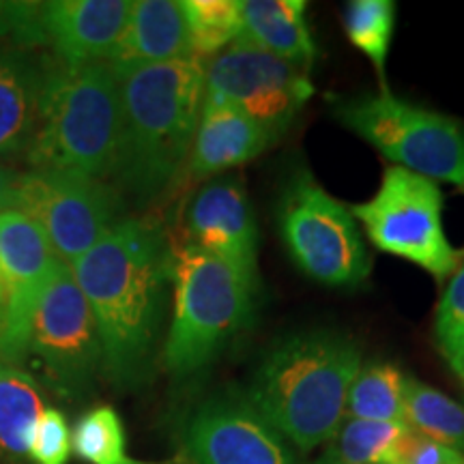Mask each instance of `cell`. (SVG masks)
<instances>
[{"mask_svg": "<svg viewBox=\"0 0 464 464\" xmlns=\"http://www.w3.org/2000/svg\"><path fill=\"white\" fill-rule=\"evenodd\" d=\"M351 213L376 249L409 260L437 282L462 263L464 254L445 237L443 194L430 179L390 166L372 198L353 205Z\"/></svg>", "mask_w": 464, "mask_h": 464, "instance_id": "cell-8", "label": "cell"}, {"mask_svg": "<svg viewBox=\"0 0 464 464\" xmlns=\"http://www.w3.org/2000/svg\"><path fill=\"white\" fill-rule=\"evenodd\" d=\"M112 67L121 97L114 181L138 208L164 198L188 164L205 103L202 61Z\"/></svg>", "mask_w": 464, "mask_h": 464, "instance_id": "cell-2", "label": "cell"}, {"mask_svg": "<svg viewBox=\"0 0 464 464\" xmlns=\"http://www.w3.org/2000/svg\"><path fill=\"white\" fill-rule=\"evenodd\" d=\"M359 368L362 351L353 338L329 329L299 332L265 353L246 398L293 448L312 451L340 430Z\"/></svg>", "mask_w": 464, "mask_h": 464, "instance_id": "cell-3", "label": "cell"}, {"mask_svg": "<svg viewBox=\"0 0 464 464\" xmlns=\"http://www.w3.org/2000/svg\"><path fill=\"white\" fill-rule=\"evenodd\" d=\"M188 241L222 260L258 290V226L239 177L202 185L185 216Z\"/></svg>", "mask_w": 464, "mask_h": 464, "instance_id": "cell-14", "label": "cell"}, {"mask_svg": "<svg viewBox=\"0 0 464 464\" xmlns=\"http://www.w3.org/2000/svg\"><path fill=\"white\" fill-rule=\"evenodd\" d=\"M280 138L230 106H202L188 160L189 174L207 179L247 164Z\"/></svg>", "mask_w": 464, "mask_h": 464, "instance_id": "cell-17", "label": "cell"}, {"mask_svg": "<svg viewBox=\"0 0 464 464\" xmlns=\"http://www.w3.org/2000/svg\"><path fill=\"white\" fill-rule=\"evenodd\" d=\"M44 396L31 372L0 362V456L22 464L44 413Z\"/></svg>", "mask_w": 464, "mask_h": 464, "instance_id": "cell-20", "label": "cell"}, {"mask_svg": "<svg viewBox=\"0 0 464 464\" xmlns=\"http://www.w3.org/2000/svg\"><path fill=\"white\" fill-rule=\"evenodd\" d=\"M22 172L9 166L7 161H0V213L15 207V191L20 183Z\"/></svg>", "mask_w": 464, "mask_h": 464, "instance_id": "cell-31", "label": "cell"}, {"mask_svg": "<svg viewBox=\"0 0 464 464\" xmlns=\"http://www.w3.org/2000/svg\"><path fill=\"white\" fill-rule=\"evenodd\" d=\"M50 63L34 50L0 48V161L26 160Z\"/></svg>", "mask_w": 464, "mask_h": 464, "instance_id": "cell-16", "label": "cell"}, {"mask_svg": "<svg viewBox=\"0 0 464 464\" xmlns=\"http://www.w3.org/2000/svg\"><path fill=\"white\" fill-rule=\"evenodd\" d=\"M172 246L149 218H125L69 265L95 318L102 376L116 390H140L160 359L170 290Z\"/></svg>", "mask_w": 464, "mask_h": 464, "instance_id": "cell-1", "label": "cell"}, {"mask_svg": "<svg viewBox=\"0 0 464 464\" xmlns=\"http://www.w3.org/2000/svg\"><path fill=\"white\" fill-rule=\"evenodd\" d=\"M172 321L161 365L174 382L205 372L254 314L258 290L194 243L172 246Z\"/></svg>", "mask_w": 464, "mask_h": 464, "instance_id": "cell-5", "label": "cell"}, {"mask_svg": "<svg viewBox=\"0 0 464 464\" xmlns=\"http://www.w3.org/2000/svg\"><path fill=\"white\" fill-rule=\"evenodd\" d=\"M434 338L448 362L464 355V258L439 301Z\"/></svg>", "mask_w": 464, "mask_h": 464, "instance_id": "cell-27", "label": "cell"}, {"mask_svg": "<svg viewBox=\"0 0 464 464\" xmlns=\"http://www.w3.org/2000/svg\"><path fill=\"white\" fill-rule=\"evenodd\" d=\"M402 426L385 421L348 420L342 421L340 430L329 440L324 458L344 464H385L393 440L398 439Z\"/></svg>", "mask_w": 464, "mask_h": 464, "instance_id": "cell-26", "label": "cell"}, {"mask_svg": "<svg viewBox=\"0 0 464 464\" xmlns=\"http://www.w3.org/2000/svg\"><path fill=\"white\" fill-rule=\"evenodd\" d=\"M402 426L458 454L464 451V406L413 376H406Z\"/></svg>", "mask_w": 464, "mask_h": 464, "instance_id": "cell-21", "label": "cell"}, {"mask_svg": "<svg viewBox=\"0 0 464 464\" xmlns=\"http://www.w3.org/2000/svg\"><path fill=\"white\" fill-rule=\"evenodd\" d=\"M314 464H344V462H338V460H332V458H321V460H316Z\"/></svg>", "mask_w": 464, "mask_h": 464, "instance_id": "cell-34", "label": "cell"}, {"mask_svg": "<svg viewBox=\"0 0 464 464\" xmlns=\"http://www.w3.org/2000/svg\"><path fill=\"white\" fill-rule=\"evenodd\" d=\"M188 22L177 0H136L131 3L125 31L110 63L116 65H155L189 61Z\"/></svg>", "mask_w": 464, "mask_h": 464, "instance_id": "cell-18", "label": "cell"}, {"mask_svg": "<svg viewBox=\"0 0 464 464\" xmlns=\"http://www.w3.org/2000/svg\"><path fill=\"white\" fill-rule=\"evenodd\" d=\"M72 430L58 409H45L34 428L28 460L33 464H67L72 456Z\"/></svg>", "mask_w": 464, "mask_h": 464, "instance_id": "cell-28", "label": "cell"}, {"mask_svg": "<svg viewBox=\"0 0 464 464\" xmlns=\"http://www.w3.org/2000/svg\"><path fill=\"white\" fill-rule=\"evenodd\" d=\"M312 95L307 69L239 39L208 63L202 106L239 110L280 138Z\"/></svg>", "mask_w": 464, "mask_h": 464, "instance_id": "cell-11", "label": "cell"}, {"mask_svg": "<svg viewBox=\"0 0 464 464\" xmlns=\"http://www.w3.org/2000/svg\"><path fill=\"white\" fill-rule=\"evenodd\" d=\"M75 456L86 464H181L183 460H138L127 451V434L121 415L112 406L86 411L72 432Z\"/></svg>", "mask_w": 464, "mask_h": 464, "instance_id": "cell-23", "label": "cell"}, {"mask_svg": "<svg viewBox=\"0 0 464 464\" xmlns=\"http://www.w3.org/2000/svg\"><path fill=\"white\" fill-rule=\"evenodd\" d=\"M121 144V97L110 63L65 65L52 58L39 121L26 153L31 170L114 177Z\"/></svg>", "mask_w": 464, "mask_h": 464, "instance_id": "cell-4", "label": "cell"}, {"mask_svg": "<svg viewBox=\"0 0 464 464\" xmlns=\"http://www.w3.org/2000/svg\"><path fill=\"white\" fill-rule=\"evenodd\" d=\"M456 464H464V456H462V458H460V460H458Z\"/></svg>", "mask_w": 464, "mask_h": 464, "instance_id": "cell-35", "label": "cell"}, {"mask_svg": "<svg viewBox=\"0 0 464 464\" xmlns=\"http://www.w3.org/2000/svg\"><path fill=\"white\" fill-rule=\"evenodd\" d=\"M26 362L67 400L89 398L102 376L100 332L65 263L56 269L33 316Z\"/></svg>", "mask_w": 464, "mask_h": 464, "instance_id": "cell-9", "label": "cell"}, {"mask_svg": "<svg viewBox=\"0 0 464 464\" xmlns=\"http://www.w3.org/2000/svg\"><path fill=\"white\" fill-rule=\"evenodd\" d=\"M344 33L355 48L372 61L385 78L387 54L396 26V3L392 0H351L344 7Z\"/></svg>", "mask_w": 464, "mask_h": 464, "instance_id": "cell-25", "label": "cell"}, {"mask_svg": "<svg viewBox=\"0 0 464 464\" xmlns=\"http://www.w3.org/2000/svg\"><path fill=\"white\" fill-rule=\"evenodd\" d=\"M45 232L22 211L0 213V284H3V324L0 362L26 363L28 334L45 288L61 266Z\"/></svg>", "mask_w": 464, "mask_h": 464, "instance_id": "cell-12", "label": "cell"}, {"mask_svg": "<svg viewBox=\"0 0 464 464\" xmlns=\"http://www.w3.org/2000/svg\"><path fill=\"white\" fill-rule=\"evenodd\" d=\"M196 61L216 58L241 39L239 0H181Z\"/></svg>", "mask_w": 464, "mask_h": 464, "instance_id": "cell-24", "label": "cell"}, {"mask_svg": "<svg viewBox=\"0 0 464 464\" xmlns=\"http://www.w3.org/2000/svg\"><path fill=\"white\" fill-rule=\"evenodd\" d=\"M406 376L393 363L374 362L362 365L348 390L346 413L353 420L385 421L402 426Z\"/></svg>", "mask_w": 464, "mask_h": 464, "instance_id": "cell-22", "label": "cell"}, {"mask_svg": "<svg viewBox=\"0 0 464 464\" xmlns=\"http://www.w3.org/2000/svg\"><path fill=\"white\" fill-rule=\"evenodd\" d=\"M0 464H5V462H3V460H0Z\"/></svg>", "mask_w": 464, "mask_h": 464, "instance_id": "cell-36", "label": "cell"}, {"mask_svg": "<svg viewBox=\"0 0 464 464\" xmlns=\"http://www.w3.org/2000/svg\"><path fill=\"white\" fill-rule=\"evenodd\" d=\"M460 458L462 454L458 451L443 448V445L402 426L390 454H387L385 464H456Z\"/></svg>", "mask_w": 464, "mask_h": 464, "instance_id": "cell-29", "label": "cell"}, {"mask_svg": "<svg viewBox=\"0 0 464 464\" xmlns=\"http://www.w3.org/2000/svg\"><path fill=\"white\" fill-rule=\"evenodd\" d=\"M450 365H451V370H454V374L462 381V385H464V355L454 359V362H450Z\"/></svg>", "mask_w": 464, "mask_h": 464, "instance_id": "cell-32", "label": "cell"}, {"mask_svg": "<svg viewBox=\"0 0 464 464\" xmlns=\"http://www.w3.org/2000/svg\"><path fill=\"white\" fill-rule=\"evenodd\" d=\"M3 312H5V299H3V284H0V324H3Z\"/></svg>", "mask_w": 464, "mask_h": 464, "instance_id": "cell-33", "label": "cell"}, {"mask_svg": "<svg viewBox=\"0 0 464 464\" xmlns=\"http://www.w3.org/2000/svg\"><path fill=\"white\" fill-rule=\"evenodd\" d=\"M277 230L297 269L314 282L353 288L370 277L372 256L351 207L327 194L305 166L295 168L284 183Z\"/></svg>", "mask_w": 464, "mask_h": 464, "instance_id": "cell-6", "label": "cell"}, {"mask_svg": "<svg viewBox=\"0 0 464 464\" xmlns=\"http://www.w3.org/2000/svg\"><path fill=\"white\" fill-rule=\"evenodd\" d=\"M241 39L304 69L316 61L305 0H239Z\"/></svg>", "mask_w": 464, "mask_h": 464, "instance_id": "cell-19", "label": "cell"}, {"mask_svg": "<svg viewBox=\"0 0 464 464\" xmlns=\"http://www.w3.org/2000/svg\"><path fill=\"white\" fill-rule=\"evenodd\" d=\"M14 208L45 232L67 266L125 219L123 196L116 185L58 170L22 172Z\"/></svg>", "mask_w": 464, "mask_h": 464, "instance_id": "cell-10", "label": "cell"}, {"mask_svg": "<svg viewBox=\"0 0 464 464\" xmlns=\"http://www.w3.org/2000/svg\"><path fill=\"white\" fill-rule=\"evenodd\" d=\"M131 0H50L39 3L42 45L65 65L110 63L125 31Z\"/></svg>", "mask_w": 464, "mask_h": 464, "instance_id": "cell-15", "label": "cell"}, {"mask_svg": "<svg viewBox=\"0 0 464 464\" xmlns=\"http://www.w3.org/2000/svg\"><path fill=\"white\" fill-rule=\"evenodd\" d=\"M39 3H15L0 0V42L11 37L17 48H42L37 28Z\"/></svg>", "mask_w": 464, "mask_h": 464, "instance_id": "cell-30", "label": "cell"}, {"mask_svg": "<svg viewBox=\"0 0 464 464\" xmlns=\"http://www.w3.org/2000/svg\"><path fill=\"white\" fill-rule=\"evenodd\" d=\"M183 445L189 464H301L293 445L239 392L196 406L185 421Z\"/></svg>", "mask_w": 464, "mask_h": 464, "instance_id": "cell-13", "label": "cell"}, {"mask_svg": "<svg viewBox=\"0 0 464 464\" xmlns=\"http://www.w3.org/2000/svg\"><path fill=\"white\" fill-rule=\"evenodd\" d=\"M332 112L393 166L464 189V123L458 119L390 91L335 100Z\"/></svg>", "mask_w": 464, "mask_h": 464, "instance_id": "cell-7", "label": "cell"}]
</instances>
